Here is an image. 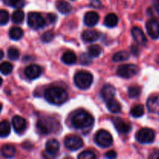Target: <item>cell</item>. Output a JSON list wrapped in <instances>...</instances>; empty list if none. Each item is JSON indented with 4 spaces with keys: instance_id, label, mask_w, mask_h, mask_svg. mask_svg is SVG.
Returning <instances> with one entry per match:
<instances>
[{
    "instance_id": "1",
    "label": "cell",
    "mask_w": 159,
    "mask_h": 159,
    "mask_svg": "<svg viewBox=\"0 0 159 159\" xmlns=\"http://www.w3.org/2000/svg\"><path fill=\"white\" fill-rule=\"evenodd\" d=\"M44 98L50 103L61 105L68 99V94L64 89L60 87H51L45 90Z\"/></svg>"
},
{
    "instance_id": "2",
    "label": "cell",
    "mask_w": 159,
    "mask_h": 159,
    "mask_svg": "<svg viewBox=\"0 0 159 159\" xmlns=\"http://www.w3.org/2000/svg\"><path fill=\"white\" fill-rule=\"evenodd\" d=\"M93 117L87 112L81 110L77 112L71 118V124L77 129H86L93 124Z\"/></svg>"
},
{
    "instance_id": "3",
    "label": "cell",
    "mask_w": 159,
    "mask_h": 159,
    "mask_svg": "<svg viewBox=\"0 0 159 159\" xmlns=\"http://www.w3.org/2000/svg\"><path fill=\"white\" fill-rule=\"evenodd\" d=\"M37 128L40 133L48 135L57 131V129L60 128V124L53 118L43 117L37 120Z\"/></svg>"
},
{
    "instance_id": "4",
    "label": "cell",
    "mask_w": 159,
    "mask_h": 159,
    "mask_svg": "<svg viewBox=\"0 0 159 159\" xmlns=\"http://www.w3.org/2000/svg\"><path fill=\"white\" fill-rule=\"evenodd\" d=\"M93 81V75L88 71H79L76 73L74 77L75 84L80 89L85 90L89 88Z\"/></svg>"
},
{
    "instance_id": "5",
    "label": "cell",
    "mask_w": 159,
    "mask_h": 159,
    "mask_svg": "<svg viewBox=\"0 0 159 159\" xmlns=\"http://www.w3.org/2000/svg\"><path fill=\"white\" fill-rule=\"evenodd\" d=\"M138 71H139V68L138 65H134V64H127V65H120L117 68L116 74L121 78L130 79V78L136 75Z\"/></svg>"
},
{
    "instance_id": "6",
    "label": "cell",
    "mask_w": 159,
    "mask_h": 159,
    "mask_svg": "<svg viewBox=\"0 0 159 159\" xmlns=\"http://www.w3.org/2000/svg\"><path fill=\"white\" fill-rule=\"evenodd\" d=\"M96 144L102 148H108L113 144V137L107 130H100L95 137Z\"/></svg>"
},
{
    "instance_id": "7",
    "label": "cell",
    "mask_w": 159,
    "mask_h": 159,
    "mask_svg": "<svg viewBox=\"0 0 159 159\" xmlns=\"http://www.w3.org/2000/svg\"><path fill=\"white\" fill-rule=\"evenodd\" d=\"M27 23L33 30H39L44 26L45 20L40 13L33 12L28 14Z\"/></svg>"
},
{
    "instance_id": "8",
    "label": "cell",
    "mask_w": 159,
    "mask_h": 159,
    "mask_svg": "<svg viewBox=\"0 0 159 159\" xmlns=\"http://www.w3.org/2000/svg\"><path fill=\"white\" fill-rule=\"evenodd\" d=\"M155 138V132L149 128H142L136 134V138L141 144H151Z\"/></svg>"
},
{
    "instance_id": "9",
    "label": "cell",
    "mask_w": 159,
    "mask_h": 159,
    "mask_svg": "<svg viewBox=\"0 0 159 159\" xmlns=\"http://www.w3.org/2000/svg\"><path fill=\"white\" fill-rule=\"evenodd\" d=\"M65 145L70 151H77L83 146V141L78 135H70L65 140Z\"/></svg>"
},
{
    "instance_id": "10",
    "label": "cell",
    "mask_w": 159,
    "mask_h": 159,
    "mask_svg": "<svg viewBox=\"0 0 159 159\" xmlns=\"http://www.w3.org/2000/svg\"><path fill=\"white\" fill-rule=\"evenodd\" d=\"M146 29L148 35L152 39L159 38V23L157 20H149L146 23Z\"/></svg>"
},
{
    "instance_id": "11",
    "label": "cell",
    "mask_w": 159,
    "mask_h": 159,
    "mask_svg": "<svg viewBox=\"0 0 159 159\" xmlns=\"http://www.w3.org/2000/svg\"><path fill=\"white\" fill-rule=\"evenodd\" d=\"M113 123L115 128L121 134H127L131 130V126L129 124H127L124 120L121 119V118H113Z\"/></svg>"
},
{
    "instance_id": "12",
    "label": "cell",
    "mask_w": 159,
    "mask_h": 159,
    "mask_svg": "<svg viewBox=\"0 0 159 159\" xmlns=\"http://www.w3.org/2000/svg\"><path fill=\"white\" fill-rule=\"evenodd\" d=\"M42 73L41 68L37 65H30L25 68L24 74L28 79H36L40 76Z\"/></svg>"
},
{
    "instance_id": "13",
    "label": "cell",
    "mask_w": 159,
    "mask_h": 159,
    "mask_svg": "<svg viewBox=\"0 0 159 159\" xmlns=\"http://www.w3.org/2000/svg\"><path fill=\"white\" fill-rule=\"evenodd\" d=\"M12 125L16 133L22 134L26 130V122L21 116H15L12 120Z\"/></svg>"
},
{
    "instance_id": "14",
    "label": "cell",
    "mask_w": 159,
    "mask_h": 159,
    "mask_svg": "<svg viewBox=\"0 0 159 159\" xmlns=\"http://www.w3.org/2000/svg\"><path fill=\"white\" fill-rule=\"evenodd\" d=\"M131 35L132 37L134 38V40L137 42V43L140 45H144L147 43V38H146L145 35L143 33V31L141 30L140 28L138 27H134L131 30Z\"/></svg>"
},
{
    "instance_id": "15",
    "label": "cell",
    "mask_w": 159,
    "mask_h": 159,
    "mask_svg": "<svg viewBox=\"0 0 159 159\" xmlns=\"http://www.w3.org/2000/svg\"><path fill=\"white\" fill-rule=\"evenodd\" d=\"M116 95V89L112 85H105L101 90V96L105 101L113 99Z\"/></svg>"
},
{
    "instance_id": "16",
    "label": "cell",
    "mask_w": 159,
    "mask_h": 159,
    "mask_svg": "<svg viewBox=\"0 0 159 159\" xmlns=\"http://www.w3.org/2000/svg\"><path fill=\"white\" fill-rule=\"evenodd\" d=\"M99 37H100V34L94 30H87L84 31L82 34V40L88 43L96 41L99 38Z\"/></svg>"
},
{
    "instance_id": "17",
    "label": "cell",
    "mask_w": 159,
    "mask_h": 159,
    "mask_svg": "<svg viewBox=\"0 0 159 159\" xmlns=\"http://www.w3.org/2000/svg\"><path fill=\"white\" fill-rule=\"evenodd\" d=\"M147 107L150 113L159 115V96L149 98L147 101Z\"/></svg>"
},
{
    "instance_id": "18",
    "label": "cell",
    "mask_w": 159,
    "mask_h": 159,
    "mask_svg": "<svg viewBox=\"0 0 159 159\" xmlns=\"http://www.w3.org/2000/svg\"><path fill=\"white\" fill-rule=\"evenodd\" d=\"M99 20V16L96 12H87L84 17V23L88 26H94L97 24Z\"/></svg>"
},
{
    "instance_id": "19",
    "label": "cell",
    "mask_w": 159,
    "mask_h": 159,
    "mask_svg": "<svg viewBox=\"0 0 159 159\" xmlns=\"http://www.w3.org/2000/svg\"><path fill=\"white\" fill-rule=\"evenodd\" d=\"M59 148H60V144L58 141L55 139H51L47 141L45 144V149L48 154L50 155H55L58 152Z\"/></svg>"
},
{
    "instance_id": "20",
    "label": "cell",
    "mask_w": 159,
    "mask_h": 159,
    "mask_svg": "<svg viewBox=\"0 0 159 159\" xmlns=\"http://www.w3.org/2000/svg\"><path fill=\"white\" fill-rule=\"evenodd\" d=\"M57 9L62 14H68L71 11V5L66 2L65 0H58L56 3Z\"/></svg>"
},
{
    "instance_id": "21",
    "label": "cell",
    "mask_w": 159,
    "mask_h": 159,
    "mask_svg": "<svg viewBox=\"0 0 159 159\" xmlns=\"http://www.w3.org/2000/svg\"><path fill=\"white\" fill-rule=\"evenodd\" d=\"M107 107L109 111L113 113H119L121 111L120 103L113 98L107 101Z\"/></svg>"
},
{
    "instance_id": "22",
    "label": "cell",
    "mask_w": 159,
    "mask_h": 159,
    "mask_svg": "<svg viewBox=\"0 0 159 159\" xmlns=\"http://www.w3.org/2000/svg\"><path fill=\"white\" fill-rule=\"evenodd\" d=\"M61 61L65 64V65H71L75 64L77 61V57H76L75 54L73 51H66L65 54L62 55Z\"/></svg>"
},
{
    "instance_id": "23",
    "label": "cell",
    "mask_w": 159,
    "mask_h": 159,
    "mask_svg": "<svg viewBox=\"0 0 159 159\" xmlns=\"http://www.w3.org/2000/svg\"><path fill=\"white\" fill-rule=\"evenodd\" d=\"M118 17L116 14L114 13H109L106 16L105 20H104V23L107 27L113 28L116 26L118 23Z\"/></svg>"
},
{
    "instance_id": "24",
    "label": "cell",
    "mask_w": 159,
    "mask_h": 159,
    "mask_svg": "<svg viewBox=\"0 0 159 159\" xmlns=\"http://www.w3.org/2000/svg\"><path fill=\"white\" fill-rule=\"evenodd\" d=\"M9 37H10L12 40H19L23 37V31L21 28L14 26V27H12L10 29V30H9Z\"/></svg>"
},
{
    "instance_id": "25",
    "label": "cell",
    "mask_w": 159,
    "mask_h": 159,
    "mask_svg": "<svg viewBox=\"0 0 159 159\" xmlns=\"http://www.w3.org/2000/svg\"><path fill=\"white\" fill-rule=\"evenodd\" d=\"M15 147L12 144H5L2 148V154L6 158H12L15 155Z\"/></svg>"
},
{
    "instance_id": "26",
    "label": "cell",
    "mask_w": 159,
    "mask_h": 159,
    "mask_svg": "<svg viewBox=\"0 0 159 159\" xmlns=\"http://www.w3.org/2000/svg\"><path fill=\"white\" fill-rule=\"evenodd\" d=\"M11 131L10 124L7 120H2L0 124V136L2 138H6L9 136Z\"/></svg>"
},
{
    "instance_id": "27",
    "label": "cell",
    "mask_w": 159,
    "mask_h": 159,
    "mask_svg": "<svg viewBox=\"0 0 159 159\" xmlns=\"http://www.w3.org/2000/svg\"><path fill=\"white\" fill-rule=\"evenodd\" d=\"M129 57H130V54H129L128 52H127L125 51H120L119 52H116L113 56L112 59H113V61L114 62H119L127 61Z\"/></svg>"
},
{
    "instance_id": "28",
    "label": "cell",
    "mask_w": 159,
    "mask_h": 159,
    "mask_svg": "<svg viewBox=\"0 0 159 159\" xmlns=\"http://www.w3.org/2000/svg\"><path fill=\"white\" fill-rule=\"evenodd\" d=\"M102 53V48L99 45L93 44L89 48L88 54L91 56L92 57H98Z\"/></svg>"
},
{
    "instance_id": "29",
    "label": "cell",
    "mask_w": 159,
    "mask_h": 159,
    "mask_svg": "<svg viewBox=\"0 0 159 159\" xmlns=\"http://www.w3.org/2000/svg\"><path fill=\"white\" fill-rule=\"evenodd\" d=\"M24 20V12L20 9L18 10H16L12 15V21L14 23H21Z\"/></svg>"
},
{
    "instance_id": "30",
    "label": "cell",
    "mask_w": 159,
    "mask_h": 159,
    "mask_svg": "<svg viewBox=\"0 0 159 159\" xmlns=\"http://www.w3.org/2000/svg\"><path fill=\"white\" fill-rule=\"evenodd\" d=\"M144 109L142 105H137L134 107L130 110V114L134 117H141L144 115Z\"/></svg>"
},
{
    "instance_id": "31",
    "label": "cell",
    "mask_w": 159,
    "mask_h": 159,
    "mask_svg": "<svg viewBox=\"0 0 159 159\" xmlns=\"http://www.w3.org/2000/svg\"><path fill=\"white\" fill-rule=\"evenodd\" d=\"M141 87L137 86V85H134V86L130 87L128 89V96L130 98L134 99V98L138 97L141 94Z\"/></svg>"
},
{
    "instance_id": "32",
    "label": "cell",
    "mask_w": 159,
    "mask_h": 159,
    "mask_svg": "<svg viewBox=\"0 0 159 159\" xmlns=\"http://www.w3.org/2000/svg\"><path fill=\"white\" fill-rule=\"evenodd\" d=\"M0 69H1V72L2 73L3 75H9L10 74L12 71V70H13V66H12V65L11 63L6 61L2 63Z\"/></svg>"
},
{
    "instance_id": "33",
    "label": "cell",
    "mask_w": 159,
    "mask_h": 159,
    "mask_svg": "<svg viewBox=\"0 0 159 159\" xmlns=\"http://www.w3.org/2000/svg\"><path fill=\"white\" fill-rule=\"evenodd\" d=\"M7 54H8V57H9L10 60H12V61L18 60L19 57H20V51H19L18 49H16V48H9Z\"/></svg>"
},
{
    "instance_id": "34",
    "label": "cell",
    "mask_w": 159,
    "mask_h": 159,
    "mask_svg": "<svg viewBox=\"0 0 159 159\" xmlns=\"http://www.w3.org/2000/svg\"><path fill=\"white\" fill-rule=\"evenodd\" d=\"M7 3L12 7L19 9L24 6L25 1L24 0H8Z\"/></svg>"
},
{
    "instance_id": "35",
    "label": "cell",
    "mask_w": 159,
    "mask_h": 159,
    "mask_svg": "<svg viewBox=\"0 0 159 159\" xmlns=\"http://www.w3.org/2000/svg\"><path fill=\"white\" fill-rule=\"evenodd\" d=\"M9 19V12L5 9H2L0 11V24L1 25H6L8 23Z\"/></svg>"
},
{
    "instance_id": "36",
    "label": "cell",
    "mask_w": 159,
    "mask_h": 159,
    "mask_svg": "<svg viewBox=\"0 0 159 159\" xmlns=\"http://www.w3.org/2000/svg\"><path fill=\"white\" fill-rule=\"evenodd\" d=\"M80 159H93L96 158V155L92 151H84L79 155Z\"/></svg>"
},
{
    "instance_id": "37",
    "label": "cell",
    "mask_w": 159,
    "mask_h": 159,
    "mask_svg": "<svg viewBox=\"0 0 159 159\" xmlns=\"http://www.w3.org/2000/svg\"><path fill=\"white\" fill-rule=\"evenodd\" d=\"M54 38V33L52 31H46L44 34L42 35L41 37V40L45 43H48V42L51 41Z\"/></svg>"
},
{
    "instance_id": "38",
    "label": "cell",
    "mask_w": 159,
    "mask_h": 159,
    "mask_svg": "<svg viewBox=\"0 0 159 159\" xmlns=\"http://www.w3.org/2000/svg\"><path fill=\"white\" fill-rule=\"evenodd\" d=\"M91 57H92L89 54H85V53H84V54H82V56H81V57H80L81 63H82V65H90V64L92 63Z\"/></svg>"
},
{
    "instance_id": "39",
    "label": "cell",
    "mask_w": 159,
    "mask_h": 159,
    "mask_svg": "<svg viewBox=\"0 0 159 159\" xmlns=\"http://www.w3.org/2000/svg\"><path fill=\"white\" fill-rule=\"evenodd\" d=\"M47 18H48V20L49 23H54L57 21V17L55 14L54 13H48V16H47Z\"/></svg>"
},
{
    "instance_id": "40",
    "label": "cell",
    "mask_w": 159,
    "mask_h": 159,
    "mask_svg": "<svg viewBox=\"0 0 159 159\" xmlns=\"http://www.w3.org/2000/svg\"><path fill=\"white\" fill-rule=\"evenodd\" d=\"M106 157L107 158H116V153L115 151H110L106 154Z\"/></svg>"
},
{
    "instance_id": "41",
    "label": "cell",
    "mask_w": 159,
    "mask_h": 159,
    "mask_svg": "<svg viewBox=\"0 0 159 159\" xmlns=\"http://www.w3.org/2000/svg\"><path fill=\"white\" fill-rule=\"evenodd\" d=\"M150 158L153 159H159V149H156V150H154L153 152L151 154V155L149 156Z\"/></svg>"
},
{
    "instance_id": "42",
    "label": "cell",
    "mask_w": 159,
    "mask_h": 159,
    "mask_svg": "<svg viewBox=\"0 0 159 159\" xmlns=\"http://www.w3.org/2000/svg\"><path fill=\"white\" fill-rule=\"evenodd\" d=\"M131 52H132V54H134L135 56L138 55V53H139V49H138V47H136L135 45H132Z\"/></svg>"
},
{
    "instance_id": "43",
    "label": "cell",
    "mask_w": 159,
    "mask_h": 159,
    "mask_svg": "<svg viewBox=\"0 0 159 159\" xmlns=\"http://www.w3.org/2000/svg\"><path fill=\"white\" fill-rule=\"evenodd\" d=\"M153 3L157 12H158L159 15V0H153Z\"/></svg>"
},
{
    "instance_id": "44",
    "label": "cell",
    "mask_w": 159,
    "mask_h": 159,
    "mask_svg": "<svg viewBox=\"0 0 159 159\" xmlns=\"http://www.w3.org/2000/svg\"><path fill=\"white\" fill-rule=\"evenodd\" d=\"M3 57V51H1V59Z\"/></svg>"
},
{
    "instance_id": "45",
    "label": "cell",
    "mask_w": 159,
    "mask_h": 159,
    "mask_svg": "<svg viewBox=\"0 0 159 159\" xmlns=\"http://www.w3.org/2000/svg\"><path fill=\"white\" fill-rule=\"evenodd\" d=\"M72 1H75V0H72Z\"/></svg>"
}]
</instances>
